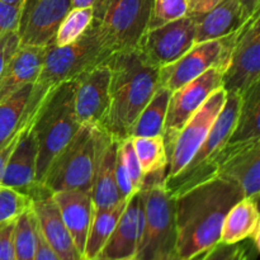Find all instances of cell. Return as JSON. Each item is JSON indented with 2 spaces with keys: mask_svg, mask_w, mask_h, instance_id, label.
Listing matches in <instances>:
<instances>
[{
  "mask_svg": "<svg viewBox=\"0 0 260 260\" xmlns=\"http://www.w3.org/2000/svg\"><path fill=\"white\" fill-rule=\"evenodd\" d=\"M95 260H109V259H95Z\"/></svg>",
  "mask_w": 260,
  "mask_h": 260,
  "instance_id": "47",
  "label": "cell"
},
{
  "mask_svg": "<svg viewBox=\"0 0 260 260\" xmlns=\"http://www.w3.org/2000/svg\"><path fill=\"white\" fill-rule=\"evenodd\" d=\"M102 41L93 24L83 36L70 45L57 47L47 46L42 69L32 85L29 98L23 116V124H27L36 117L45 96L62 83L75 80L85 71L108 62L113 55Z\"/></svg>",
  "mask_w": 260,
  "mask_h": 260,
  "instance_id": "3",
  "label": "cell"
},
{
  "mask_svg": "<svg viewBox=\"0 0 260 260\" xmlns=\"http://www.w3.org/2000/svg\"><path fill=\"white\" fill-rule=\"evenodd\" d=\"M223 70L211 68L206 73L170 93L162 140L167 150L188 119L200 109L215 90L222 88Z\"/></svg>",
  "mask_w": 260,
  "mask_h": 260,
  "instance_id": "13",
  "label": "cell"
},
{
  "mask_svg": "<svg viewBox=\"0 0 260 260\" xmlns=\"http://www.w3.org/2000/svg\"><path fill=\"white\" fill-rule=\"evenodd\" d=\"M95 0H71L73 8H88L93 7Z\"/></svg>",
  "mask_w": 260,
  "mask_h": 260,
  "instance_id": "43",
  "label": "cell"
},
{
  "mask_svg": "<svg viewBox=\"0 0 260 260\" xmlns=\"http://www.w3.org/2000/svg\"><path fill=\"white\" fill-rule=\"evenodd\" d=\"M109 108L102 128L116 140L128 137L129 128L160 86L159 69L145 62L136 50L109 58Z\"/></svg>",
  "mask_w": 260,
  "mask_h": 260,
  "instance_id": "2",
  "label": "cell"
},
{
  "mask_svg": "<svg viewBox=\"0 0 260 260\" xmlns=\"http://www.w3.org/2000/svg\"><path fill=\"white\" fill-rule=\"evenodd\" d=\"M22 4H7L0 2V36L17 30Z\"/></svg>",
  "mask_w": 260,
  "mask_h": 260,
  "instance_id": "37",
  "label": "cell"
},
{
  "mask_svg": "<svg viewBox=\"0 0 260 260\" xmlns=\"http://www.w3.org/2000/svg\"><path fill=\"white\" fill-rule=\"evenodd\" d=\"M80 126L74 108V80L60 84L45 96L32 122L38 150L36 182L40 187L51 162Z\"/></svg>",
  "mask_w": 260,
  "mask_h": 260,
  "instance_id": "4",
  "label": "cell"
},
{
  "mask_svg": "<svg viewBox=\"0 0 260 260\" xmlns=\"http://www.w3.org/2000/svg\"><path fill=\"white\" fill-rule=\"evenodd\" d=\"M260 83V12L239 30L223 71L222 89L243 95L254 84Z\"/></svg>",
  "mask_w": 260,
  "mask_h": 260,
  "instance_id": "10",
  "label": "cell"
},
{
  "mask_svg": "<svg viewBox=\"0 0 260 260\" xmlns=\"http://www.w3.org/2000/svg\"><path fill=\"white\" fill-rule=\"evenodd\" d=\"M144 226L135 258L179 260L177 255L174 198L165 187V178L146 179L141 189Z\"/></svg>",
  "mask_w": 260,
  "mask_h": 260,
  "instance_id": "5",
  "label": "cell"
},
{
  "mask_svg": "<svg viewBox=\"0 0 260 260\" xmlns=\"http://www.w3.org/2000/svg\"><path fill=\"white\" fill-rule=\"evenodd\" d=\"M169 98L170 91L164 86H159L129 128L128 137L161 136Z\"/></svg>",
  "mask_w": 260,
  "mask_h": 260,
  "instance_id": "26",
  "label": "cell"
},
{
  "mask_svg": "<svg viewBox=\"0 0 260 260\" xmlns=\"http://www.w3.org/2000/svg\"><path fill=\"white\" fill-rule=\"evenodd\" d=\"M240 101L241 98L238 94H226L225 104L216 118L210 134L200 145L190 161L174 177L165 179V187L173 198L206 180L215 178L221 155L230 141L235 128Z\"/></svg>",
  "mask_w": 260,
  "mask_h": 260,
  "instance_id": "6",
  "label": "cell"
},
{
  "mask_svg": "<svg viewBox=\"0 0 260 260\" xmlns=\"http://www.w3.org/2000/svg\"><path fill=\"white\" fill-rule=\"evenodd\" d=\"M226 94L228 93L222 88L213 91L178 132L174 141L167 150L169 160L167 178L174 177L190 161L200 145L210 134L216 118L225 104Z\"/></svg>",
  "mask_w": 260,
  "mask_h": 260,
  "instance_id": "12",
  "label": "cell"
},
{
  "mask_svg": "<svg viewBox=\"0 0 260 260\" xmlns=\"http://www.w3.org/2000/svg\"><path fill=\"white\" fill-rule=\"evenodd\" d=\"M244 198L236 183L212 178L174 198L177 255L192 260L220 243L226 213Z\"/></svg>",
  "mask_w": 260,
  "mask_h": 260,
  "instance_id": "1",
  "label": "cell"
},
{
  "mask_svg": "<svg viewBox=\"0 0 260 260\" xmlns=\"http://www.w3.org/2000/svg\"><path fill=\"white\" fill-rule=\"evenodd\" d=\"M38 225V223H37ZM35 260H61L57 256V254L50 248L43 236L41 235L40 230L37 234V249H36Z\"/></svg>",
  "mask_w": 260,
  "mask_h": 260,
  "instance_id": "40",
  "label": "cell"
},
{
  "mask_svg": "<svg viewBox=\"0 0 260 260\" xmlns=\"http://www.w3.org/2000/svg\"><path fill=\"white\" fill-rule=\"evenodd\" d=\"M0 2L7 3V4H14V5L23 4V0H0Z\"/></svg>",
  "mask_w": 260,
  "mask_h": 260,
  "instance_id": "44",
  "label": "cell"
},
{
  "mask_svg": "<svg viewBox=\"0 0 260 260\" xmlns=\"http://www.w3.org/2000/svg\"><path fill=\"white\" fill-rule=\"evenodd\" d=\"M47 47L19 45L0 76V101L19 89L33 85L42 69Z\"/></svg>",
  "mask_w": 260,
  "mask_h": 260,
  "instance_id": "22",
  "label": "cell"
},
{
  "mask_svg": "<svg viewBox=\"0 0 260 260\" xmlns=\"http://www.w3.org/2000/svg\"><path fill=\"white\" fill-rule=\"evenodd\" d=\"M240 108L235 128L229 142H241L260 139V83L254 84L240 95Z\"/></svg>",
  "mask_w": 260,
  "mask_h": 260,
  "instance_id": "28",
  "label": "cell"
},
{
  "mask_svg": "<svg viewBox=\"0 0 260 260\" xmlns=\"http://www.w3.org/2000/svg\"><path fill=\"white\" fill-rule=\"evenodd\" d=\"M124 260H139V259H136V258H135V256H134V258H128V259H124Z\"/></svg>",
  "mask_w": 260,
  "mask_h": 260,
  "instance_id": "45",
  "label": "cell"
},
{
  "mask_svg": "<svg viewBox=\"0 0 260 260\" xmlns=\"http://www.w3.org/2000/svg\"><path fill=\"white\" fill-rule=\"evenodd\" d=\"M117 154H118V157L122 164H123L124 169L128 173L135 188L140 190L142 184H144V174H142L139 159H137V155L135 152L132 137L118 140V142H117Z\"/></svg>",
  "mask_w": 260,
  "mask_h": 260,
  "instance_id": "34",
  "label": "cell"
},
{
  "mask_svg": "<svg viewBox=\"0 0 260 260\" xmlns=\"http://www.w3.org/2000/svg\"><path fill=\"white\" fill-rule=\"evenodd\" d=\"M132 144L144 174V180L167 178L169 160L162 136L132 137Z\"/></svg>",
  "mask_w": 260,
  "mask_h": 260,
  "instance_id": "27",
  "label": "cell"
},
{
  "mask_svg": "<svg viewBox=\"0 0 260 260\" xmlns=\"http://www.w3.org/2000/svg\"><path fill=\"white\" fill-rule=\"evenodd\" d=\"M239 30L220 40L194 43L177 61L159 69L160 86L173 93L208 69L220 68L225 71Z\"/></svg>",
  "mask_w": 260,
  "mask_h": 260,
  "instance_id": "9",
  "label": "cell"
},
{
  "mask_svg": "<svg viewBox=\"0 0 260 260\" xmlns=\"http://www.w3.org/2000/svg\"><path fill=\"white\" fill-rule=\"evenodd\" d=\"M15 221L9 220L0 222V260L14 259V228Z\"/></svg>",
  "mask_w": 260,
  "mask_h": 260,
  "instance_id": "36",
  "label": "cell"
},
{
  "mask_svg": "<svg viewBox=\"0 0 260 260\" xmlns=\"http://www.w3.org/2000/svg\"><path fill=\"white\" fill-rule=\"evenodd\" d=\"M215 178L236 183L244 197L259 200L260 139L229 142L220 157Z\"/></svg>",
  "mask_w": 260,
  "mask_h": 260,
  "instance_id": "16",
  "label": "cell"
},
{
  "mask_svg": "<svg viewBox=\"0 0 260 260\" xmlns=\"http://www.w3.org/2000/svg\"><path fill=\"white\" fill-rule=\"evenodd\" d=\"M71 8V0H23L17 28L20 45H52L61 22Z\"/></svg>",
  "mask_w": 260,
  "mask_h": 260,
  "instance_id": "14",
  "label": "cell"
},
{
  "mask_svg": "<svg viewBox=\"0 0 260 260\" xmlns=\"http://www.w3.org/2000/svg\"><path fill=\"white\" fill-rule=\"evenodd\" d=\"M198 260H248V249L243 243H217Z\"/></svg>",
  "mask_w": 260,
  "mask_h": 260,
  "instance_id": "35",
  "label": "cell"
},
{
  "mask_svg": "<svg viewBox=\"0 0 260 260\" xmlns=\"http://www.w3.org/2000/svg\"><path fill=\"white\" fill-rule=\"evenodd\" d=\"M144 226V205L141 192L128 201L119 220L96 259L124 260L134 258L139 248Z\"/></svg>",
  "mask_w": 260,
  "mask_h": 260,
  "instance_id": "18",
  "label": "cell"
},
{
  "mask_svg": "<svg viewBox=\"0 0 260 260\" xmlns=\"http://www.w3.org/2000/svg\"><path fill=\"white\" fill-rule=\"evenodd\" d=\"M189 15L188 0H152L147 29L161 27Z\"/></svg>",
  "mask_w": 260,
  "mask_h": 260,
  "instance_id": "32",
  "label": "cell"
},
{
  "mask_svg": "<svg viewBox=\"0 0 260 260\" xmlns=\"http://www.w3.org/2000/svg\"><path fill=\"white\" fill-rule=\"evenodd\" d=\"M32 206L30 196L0 184V222L14 220Z\"/></svg>",
  "mask_w": 260,
  "mask_h": 260,
  "instance_id": "33",
  "label": "cell"
},
{
  "mask_svg": "<svg viewBox=\"0 0 260 260\" xmlns=\"http://www.w3.org/2000/svg\"><path fill=\"white\" fill-rule=\"evenodd\" d=\"M239 2H240L241 9H243L244 13V18L246 20L250 19L256 13H259L260 0H239Z\"/></svg>",
  "mask_w": 260,
  "mask_h": 260,
  "instance_id": "42",
  "label": "cell"
},
{
  "mask_svg": "<svg viewBox=\"0 0 260 260\" xmlns=\"http://www.w3.org/2000/svg\"><path fill=\"white\" fill-rule=\"evenodd\" d=\"M222 0H188L189 3V14H202L216 7Z\"/></svg>",
  "mask_w": 260,
  "mask_h": 260,
  "instance_id": "41",
  "label": "cell"
},
{
  "mask_svg": "<svg viewBox=\"0 0 260 260\" xmlns=\"http://www.w3.org/2000/svg\"><path fill=\"white\" fill-rule=\"evenodd\" d=\"M201 256V255H200ZM200 256H197V258H194V259H192V260H198V258H200Z\"/></svg>",
  "mask_w": 260,
  "mask_h": 260,
  "instance_id": "46",
  "label": "cell"
},
{
  "mask_svg": "<svg viewBox=\"0 0 260 260\" xmlns=\"http://www.w3.org/2000/svg\"><path fill=\"white\" fill-rule=\"evenodd\" d=\"M192 15L196 22V43L233 35L248 22L239 0H222L208 12Z\"/></svg>",
  "mask_w": 260,
  "mask_h": 260,
  "instance_id": "23",
  "label": "cell"
},
{
  "mask_svg": "<svg viewBox=\"0 0 260 260\" xmlns=\"http://www.w3.org/2000/svg\"><path fill=\"white\" fill-rule=\"evenodd\" d=\"M33 211L41 235L61 260H84L63 223L52 193L42 190L33 198Z\"/></svg>",
  "mask_w": 260,
  "mask_h": 260,
  "instance_id": "19",
  "label": "cell"
},
{
  "mask_svg": "<svg viewBox=\"0 0 260 260\" xmlns=\"http://www.w3.org/2000/svg\"><path fill=\"white\" fill-rule=\"evenodd\" d=\"M127 201H122L108 208H93V217L84 248V260H95L98 258L99 253L113 233L119 216L126 207Z\"/></svg>",
  "mask_w": 260,
  "mask_h": 260,
  "instance_id": "25",
  "label": "cell"
},
{
  "mask_svg": "<svg viewBox=\"0 0 260 260\" xmlns=\"http://www.w3.org/2000/svg\"><path fill=\"white\" fill-rule=\"evenodd\" d=\"M19 45L20 41L17 30H12V32L0 36V76H2L9 58L17 51Z\"/></svg>",
  "mask_w": 260,
  "mask_h": 260,
  "instance_id": "38",
  "label": "cell"
},
{
  "mask_svg": "<svg viewBox=\"0 0 260 260\" xmlns=\"http://www.w3.org/2000/svg\"><path fill=\"white\" fill-rule=\"evenodd\" d=\"M95 147L96 127L80 126L71 141L51 162L42 187L51 193L68 189L90 192Z\"/></svg>",
  "mask_w": 260,
  "mask_h": 260,
  "instance_id": "8",
  "label": "cell"
},
{
  "mask_svg": "<svg viewBox=\"0 0 260 260\" xmlns=\"http://www.w3.org/2000/svg\"><path fill=\"white\" fill-rule=\"evenodd\" d=\"M152 0H95L93 22L104 45L117 52L136 50L147 30Z\"/></svg>",
  "mask_w": 260,
  "mask_h": 260,
  "instance_id": "7",
  "label": "cell"
},
{
  "mask_svg": "<svg viewBox=\"0 0 260 260\" xmlns=\"http://www.w3.org/2000/svg\"><path fill=\"white\" fill-rule=\"evenodd\" d=\"M27 124H23V126L20 127V128L18 129L12 137H10L5 144H3L2 146H0V184H2L3 175H4L5 168H7L8 161H9L10 155H12V152L14 151L15 146H17L18 141H19L20 136H22L23 131H24V128L27 127Z\"/></svg>",
  "mask_w": 260,
  "mask_h": 260,
  "instance_id": "39",
  "label": "cell"
},
{
  "mask_svg": "<svg viewBox=\"0 0 260 260\" xmlns=\"http://www.w3.org/2000/svg\"><path fill=\"white\" fill-rule=\"evenodd\" d=\"M38 225L35 211L30 207L19 215L14 228V259L35 260L37 249Z\"/></svg>",
  "mask_w": 260,
  "mask_h": 260,
  "instance_id": "30",
  "label": "cell"
},
{
  "mask_svg": "<svg viewBox=\"0 0 260 260\" xmlns=\"http://www.w3.org/2000/svg\"><path fill=\"white\" fill-rule=\"evenodd\" d=\"M32 85L19 89L0 101V146L23 126V116Z\"/></svg>",
  "mask_w": 260,
  "mask_h": 260,
  "instance_id": "29",
  "label": "cell"
},
{
  "mask_svg": "<svg viewBox=\"0 0 260 260\" xmlns=\"http://www.w3.org/2000/svg\"><path fill=\"white\" fill-rule=\"evenodd\" d=\"M117 142L102 127H96L95 162H94L91 201L93 208H108L123 200L116 183Z\"/></svg>",
  "mask_w": 260,
  "mask_h": 260,
  "instance_id": "17",
  "label": "cell"
},
{
  "mask_svg": "<svg viewBox=\"0 0 260 260\" xmlns=\"http://www.w3.org/2000/svg\"><path fill=\"white\" fill-rule=\"evenodd\" d=\"M32 121L23 131L14 151L12 152L3 175L2 184L25 193L33 198L45 189L36 182L37 165V140L32 128Z\"/></svg>",
  "mask_w": 260,
  "mask_h": 260,
  "instance_id": "20",
  "label": "cell"
},
{
  "mask_svg": "<svg viewBox=\"0 0 260 260\" xmlns=\"http://www.w3.org/2000/svg\"><path fill=\"white\" fill-rule=\"evenodd\" d=\"M93 22V8H71L61 22L52 45L57 47L70 45L83 36Z\"/></svg>",
  "mask_w": 260,
  "mask_h": 260,
  "instance_id": "31",
  "label": "cell"
},
{
  "mask_svg": "<svg viewBox=\"0 0 260 260\" xmlns=\"http://www.w3.org/2000/svg\"><path fill=\"white\" fill-rule=\"evenodd\" d=\"M63 223L68 228L81 256L93 217V201L88 190L68 189L52 193ZM84 259V258H83Z\"/></svg>",
  "mask_w": 260,
  "mask_h": 260,
  "instance_id": "21",
  "label": "cell"
},
{
  "mask_svg": "<svg viewBox=\"0 0 260 260\" xmlns=\"http://www.w3.org/2000/svg\"><path fill=\"white\" fill-rule=\"evenodd\" d=\"M258 201L244 197L226 213L221 229L220 243H243L260 229Z\"/></svg>",
  "mask_w": 260,
  "mask_h": 260,
  "instance_id": "24",
  "label": "cell"
},
{
  "mask_svg": "<svg viewBox=\"0 0 260 260\" xmlns=\"http://www.w3.org/2000/svg\"><path fill=\"white\" fill-rule=\"evenodd\" d=\"M109 84L108 62L85 71L74 80V108L81 126L102 127L109 108Z\"/></svg>",
  "mask_w": 260,
  "mask_h": 260,
  "instance_id": "15",
  "label": "cell"
},
{
  "mask_svg": "<svg viewBox=\"0 0 260 260\" xmlns=\"http://www.w3.org/2000/svg\"><path fill=\"white\" fill-rule=\"evenodd\" d=\"M196 43V22L192 14L161 27L147 29L136 51L150 66L161 69L177 61Z\"/></svg>",
  "mask_w": 260,
  "mask_h": 260,
  "instance_id": "11",
  "label": "cell"
}]
</instances>
